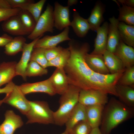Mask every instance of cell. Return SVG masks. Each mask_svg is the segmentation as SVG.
Listing matches in <instances>:
<instances>
[{"label": "cell", "instance_id": "1", "mask_svg": "<svg viewBox=\"0 0 134 134\" xmlns=\"http://www.w3.org/2000/svg\"><path fill=\"white\" fill-rule=\"evenodd\" d=\"M68 46L70 56L64 69L69 84L80 90H97L117 97L115 86L125 69L113 74L96 72L89 67L85 61V55L90 50L88 43L81 44L71 39Z\"/></svg>", "mask_w": 134, "mask_h": 134}, {"label": "cell", "instance_id": "2", "mask_svg": "<svg viewBox=\"0 0 134 134\" xmlns=\"http://www.w3.org/2000/svg\"><path fill=\"white\" fill-rule=\"evenodd\" d=\"M103 110L100 129L102 134H110L119 124L133 117V108L111 98Z\"/></svg>", "mask_w": 134, "mask_h": 134}, {"label": "cell", "instance_id": "3", "mask_svg": "<svg viewBox=\"0 0 134 134\" xmlns=\"http://www.w3.org/2000/svg\"><path fill=\"white\" fill-rule=\"evenodd\" d=\"M80 89L69 85L68 89L61 95L59 100V106L53 112L54 124L62 126L65 124L73 109L78 102Z\"/></svg>", "mask_w": 134, "mask_h": 134}, {"label": "cell", "instance_id": "4", "mask_svg": "<svg viewBox=\"0 0 134 134\" xmlns=\"http://www.w3.org/2000/svg\"><path fill=\"white\" fill-rule=\"evenodd\" d=\"M30 108L26 115V124H54L53 112L47 103L41 101H30Z\"/></svg>", "mask_w": 134, "mask_h": 134}, {"label": "cell", "instance_id": "5", "mask_svg": "<svg viewBox=\"0 0 134 134\" xmlns=\"http://www.w3.org/2000/svg\"><path fill=\"white\" fill-rule=\"evenodd\" d=\"M53 10L52 6L48 3L45 10L37 22L34 30L28 36L29 39L33 40L41 37L47 32L53 33L54 27Z\"/></svg>", "mask_w": 134, "mask_h": 134}, {"label": "cell", "instance_id": "6", "mask_svg": "<svg viewBox=\"0 0 134 134\" xmlns=\"http://www.w3.org/2000/svg\"><path fill=\"white\" fill-rule=\"evenodd\" d=\"M7 104L17 109L21 113L26 115L30 108V101L26 98L19 86L15 85L12 90L0 100V105Z\"/></svg>", "mask_w": 134, "mask_h": 134}, {"label": "cell", "instance_id": "7", "mask_svg": "<svg viewBox=\"0 0 134 134\" xmlns=\"http://www.w3.org/2000/svg\"><path fill=\"white\" fill-rule=\"evenodd\" d=\"M107 94L94 90H80L78 102L85 106L104 105L108 102Z\"/></svg>", "mask_w": 134, "mask_h": 134}, {"label": "cell", "instance_id": "8", "mask_svg": "<svg viewBox=\"0 0 134 134\" xmlns=\"http://www.w3.org/2000/svg\"><path fill=\"white\" fill-rule=\"evenodd\" d=\"M69 27H67L58 34L53 36L46 35L40 38L36 41L34 48H51L57 46L58 44L62 42L69 41L71 39L69 36Z\"/></svg>", "mask_w": 134, "mask_h": 134}, {"label": "cell", "instance_id": "9", "mask_svg": "<svg viewBox=\"0 0 134 134\" xmlns=\"http://www.w3.org/2000/svg\"><path fill=\"white\" fill-rule=\"evenodd\" d=\"M4 116V120L0 125V134H14L17 129L23 126L21 117L13 110H7Z\"/></svg>", "mask_w": 134, "mask_h": 134}, {"label": "cell", "instance_id": "10", "mask_svg": "<svg viewBox=\"0 0 134 134\" xmlns=\"http://www.w3.org/2000/svg\"><path fill=\"white\" fill-rule=\"evenodd\" d=\"M19 86L25 95L35 93H42L53 96L56 94L49 79L33 83L23 84Z\"/></svg>", "mask_w": 134, "mask_h": 134}, {"label": "cell", "instance_id": "11", "mask_svg": "<svg viewBox=\"0 0 134 134\" xmlns=\"http://www.w3.org/2000/svg\"><path fill=\"white\" fill-rule=\"evenodd\" d=\"M53 14L54 26L57 29L61 31L70 26L69 7L64 6L58 2L54 4Z\"/></svg>", "mask_w": 134, "mask_h": 134}, {"label": "cell", "instance_id": "12", "mask_svg": "<svg viewBox=\"0 0 134 134\" xmlns=\"http://www.w3.org/2000/svg\"><path fill=\"white\" fill-rule=\"evenodd\" d=\"M41 37L33 40L31 42L25 43L24 46L22 51L21 58L18 63H17L15 67L16 75L21 76L25 81L27 80L25 74L26 70L29 62L31 54L34 46L37 40Z\"/></svg>", "mask_w": 134, "mask_h": 134}, {"label": "cell", "instance_id": "13", "mask_svg": "<svg viewBox=\"0 0 134 134\" xmlns=\"http://www.w3.org/2000/svg\"><path fill=\"white\" fill-rule=\"evenodd\" d=\"M48 79L56 94L61 95L68 89L69 84L64 68H56Z\"/></svg>", "mask_w": 134, "mask_h": 134}, {"label": "cell", "instance_id": "14", "mask_svg": "<svg viewBox=\"0 0 134 134\" xmlns=\"http://www.w3.org/2000/svg\"><path fill=\"white\" fill-rule=\"evenodd\" d=\"M109 23L104 22L96 31L97 36L94 41V49L90 53L103 55L106 50Z\"/></svg>", "mask_w": 134, "mask_h": 134}, {"label": "cell", "instance_id": "15", "mask_svg": "<svg viewBox=\"0 0 134 134\" xmlns=\"http://www.w3.org/2000/svg\"><path fill=\"white\" fill-rule=\"evenodd\" d=\"M106 50L113 53L121 40L118 25L119 21L114 16L109 19Z\"/></svg>", "mask_w": 134, "mask_h": 134}, {"label": "cell", "instance_id": "16", "mask_svg": "<svg viewBox=\"0 0 134 134\" xmlns=\"http://www.w3.org/2000/svg\"><path fill=\"white\" fill-rule=\"evenodd\" d=\"M1 26L3 31L12 35L23 36L30 34L24 27L18 15L4 21Z\"/></svg>", "mask_w": 134, "mask_h": 134}, {"label": "cell", "instance_id": "17", "mask_svg": "<svg viewBox=\"0 0 134 134\" xmlns=\"http://www.w3.org/2000/svg\"><path fill=\"white\" fill-rule=\"evenodd\" d=\"M122 62L125 68L134 66V49L121 40L113 53Z\"/></svg>", "mask_w": 134, "mask_h": 134}, {"label": "cell", "instance_id": "18", "mask_svg": "<svg viewBox=\"0 0 134 134\" xmlns=\"http://www.w3.org/2000/svg\"><path fill=\"white\" fill-rule=\"evenodd\" d=\"M105 11V5L100 1H97L87 19L91 30L96 31L103 22V14Z\"/></svg>", "mask_w": 134, "mask_h": 134}, {"label": "cell", "instance_id": "19", "mask_svg": "<svg viewBox=\"0 0 134 134\" xmlns=\"http://www.w3.org/2000/svg\"><path fill=\"white\" fill-rule=\"evenodd\" d=\"M73 19L71 22L70 26L77 36L79 37H83L90 29L87 19L81 16L75 9L73 10Z\"/></svg>", "mask_w": 134, "mask_h": 134}, {"label": "cell", "instance_id": "20", "mask_svg": "<svg viewBox=\"0 0 134 134\" xmlns=\"http://www.w3.org/2000/svg\"><path fill=\"white\" fill-rule=\"evenodd\" d=\"M87 121L86 106L78 102L71 112L66 123L65 131L69 132L78 122Z\"/></svg>", "mask_w": 134, "mask_h": 134}, {"label": "cell", "instance_id": "21", "mask_svg": "<svg viewBox=\"0 0 134 134\" xmlns=\"http://www.w3.org/2000/svg\"><path fill=\"white\" fill-rule=\"evenodd\" d=\"M85 60L89 67L95 72L103 74H110L105 65L103 55L88 53L85 55Z\"/></svg>", "mask_w": 134, "mask_h": 134}, {"label": "cell", "instance_id": "22", "mask_svg": "<svg viewBox=\"0 0 134 134\" xmlns=\"http://www.w3.org/2000/svg\"><path fill=\"white\" fill-rule=\"evenodd\" d=\"M86 107L87 122L92 128L99 127L101 122L104 106L95 105Z\"/></svg>", "mask_w": 134, "mask_h": 134}, {"label": "cell", "instance_id": "23", "mask_svg": "<svg viewBox=\"0 0 134 134\" xmlns=\"http://www.w3.org/2000/svg\"><path fill=\"white\" fill-rule=\"evenodd\" d=\"M15 61L3 62L0 64V87L12 81L16 76Z\"/></svg>", "mask_w": 134, "mask_h": 134}, {"label": "cell", "instance_id": "24", "mask_svg": "<svg viewBox=\"0 0 134 134\" xmlns=\"http://www.w3.org/2000/svg\"><path fill=\"white\" fill-rule=\"evenodd\" d=\"M117 97L121 101L129 107L134 106V88L130 86L117 84L115 86Z\"/></svg>", "mask_w": 134, "mask_h": 134}, {"label": "cell", "instance_id": "25", "mask_svg": "<svg viewBox=\"0 0 134 134\" xmlns=\"http://www.w3.org/2000/svg\"><path fill=\"white\" fill-rule=\"evenodd\" d=\"M103 56L110 74L117 73L126 68L121 61L113 53L106 50Z\"/></svg>", "mask_w": 134, "mask_h": 134}, {"label": "cell", "instance_id": "26", "mask_svg": "<svg viewBox=\"0 0 134 134\" xmlns=\"http://www.w3.org/2000/svg\"><path fill=\"white\" fill-rule=\"evenodd\" d=\"M121 40L126 45L134 47V26L119 22L118 25Z\"/></svg>", "mask_w": 134, "mask_h": 134}, {"label": "cell", "instance_id": "27", "mask_svg": "<svg viewBox=\"0 0 134 134\" xmlns=\"http://www.w3.org/2000/svg\"><path fill=\"white\" fill-rule=\"evenodd\" d=\"M26 39L23 36H16L5 46L4 53L9 56L14 55L22 51Z\"/></svg>", "mask_w": 134, "mask_h": 134}, {"label": "cell", "instance_id": "28", "mask_svg": "<svg viewBox=\"0 0 134 134\" xmlns=\"http://www.w3.org/2000/svg\"><path fill=\"white\" fill-rule=\"evenodd\" d=\"M122 5L118 9V20L127 25L134 26V7Z\"/></svg>", "mask_w": 134, "mask_h": 134}, {"label": "cell", "instance_id": "29", "mask_svg": "<svg viewBox=\"0 0 134 134\" xmlns=\"http://www.w3.org/2000/svg\"><path fill=\"white\" fill-rule=\"evenodd\" d=\"M70 56L68 47L64 48L61 53L55 58L48 61V67H54L57 68H64Z\"/></svg>", "mask_w": 134, "mask_h": 134}, {"label": "cell", "instance_id": "30", "mask_svg": "<svg viewBox=\"0 0 134 134\" xmlns=\"http://www.w3.org/2000/svg\"><path fill=\"white\" fill-rule=\"evenodd\" d=\"M18 15L26 31L30 34L34 30L36 24L33 17L28 11L22 9Z\"/></svg>", "mask_w": 134, "mask_h": 134}, {"label": "cell", "instance_id": "31", "mask_svg": "<svg viewBox=\"0 0 134 134\" xmlns=\"http://www.w3.org/2000/svg\"><path fill=\"white\" fill-rule=\"evenodd\" d=\"M48 70L41 67L36 62L30 61L26 68L25 74L26 77L42 76L47 74Z\"/></svg>", "mask_w": 134, "mask_h": 134}, {"label": "cell", "instance_id": "32", "mask_svg": "<svg viewBox=\"0 0 134 134\" xmlns=\"http://www.w3.org/2000/svg\"><path fill=\"white\" fill-rule=\"evenodd\" d=\"M46 1V0H40L36 3H29L22 9L29 12L33 17L36 23L41 15L42 9Z\"/></svg>", "mask_w": 134, "mask_h": 134}, {"label": "cell", "instance_id": "33", "mask_svg": "<svg viewBox=\"0 0 134 134\" xmlns=\"http://www.w3.org/2000/svg\"><path fill=\"white\" fill-rule=\"evenodd\" d=\"M44 49L42 48H34L31 54L30 61H34L43 68H46L48 67V61L45 55Z\"/></svg>", "mask_w": 134, "mask_h": 134}, {"label": "cell", "instance_id": "34", "mask_svg": "<svg viewBox=\"0 0 134 134\" xmlns=\"http://www.w3.org/2000/svg\"><path fill=\"white\" fill-rule=\"evenodd\" d=\"M117 84L134 87V67L126 68Z\"/></svg>", "mask_w": 134, "mask_h": 134}, {"label": "cell", "instance_id": "35", "mask_svg": "<svg viewBox=\"0 0 134 134\" xmlns=\"http://www.w3.org/2000/svg\"><path fill=\"white\" fill-rule=\"evenodd\" d=\"M92 129L87 121H82L76 124L70 132L72 134H89Z\"/></svg>", "mask_w": 134, "mask_h": 134}, {"label": "cell", "instance_id": "36", "mask_svg": "<svg viewBox=\"0 0 134 134\" xmlns=\"http://www.w3.org/2000/svg\"><path fill=\"white\" fill-rule=\"evenodd\" d=\"M21 9L19 8H0V22L13 16L17 15Z\"/></svg>", "mask_w": 134, "mask_h": 134}, {"label": "cell", "instance_id": "37", "mask_svg": "<svg viewBox=\"0 0 134 134\" xmlns=\"http://www.w3.org/2000/svg\"><path fill=\"white\" fill-rule=\"evenodd\" d=\"M64 48L58 46L50 48L44 49L45 54L47 60L48 61L55 58L61 53Z\"/></svg>", "mask_w": 134, "mask_h": 134}, {"label": "cell", "instance_id": "38", "mask_svg": "<svg viewBox=\"0 0 134 134\" xmlns=\"http://www.w3.org/2000/svg\"><path fill=\"white\" fill-rule=\"evenodd\" d=\"M11 8H19L22 9L26 5L34 2L33 0H7Z\"/></svg>", "mask_w": 134, "mask_h": 134}, {"label": "cell", "instance_id": "39", "mask_svg": "<svg viewBox=\"0 0 134 134\" xmlns=\"http://www.w3.org/2000/svg\"><path fill=\"white\" fill-rule=\"evenodd\" d=\"M15 85L12 81L7 84L4 87L0 88V94L5 93L6 94L9 93L12 90Z\"/></svg>", "mask_w": 134, "mask_h": 134}, {"label": "cell", "instance_id": "40", "mask_svg": "<svg viewBox=\"0 0 134 134\" xmlns=\"http://www.w3.org/2000/svg\"><path fill=\"white\" fill-rule=\"evenodd\" d=\"M13 38L11 36L4 34L0 36V46H5Z\"/></svg>", "mask_w": 134, "mask_h": 134}, {"label": "cell", "instance_id": "41", "mask_svg": "<svg viewBox=\"0 0 134 134\" xmlns=\"http://www.w3.org/2000/svg\"><path fill=\"white\" fill-rule=\"evenodd\" d=\"M119 2L128 6L134 7V0H118Z\"/></svg>", "mask_w": 134, "mask_h": 134}, {"label": "cell", "instance_id": "42", "mask_svg": "<svg viewBox=\"0 0 134 134\" xmlns=\"http://www.w3.org/2000/svg\"><path fill=\"white\" fill-rule=\"evenodd\" d=\"M0 8H11L7 0H0Z\"/></svg>", "mask_w": 134, "mask_h": 134}, {"label": "cell", "instance_id": "43", "mask_svg": "<svg viewBox=\"0 0 134 134\" xmlns=\"http://www.w3.org/2000/svg\"><path fill=\"white\" fill-rule=\"evenodd\" d=\"M89 134H102L99 127L92 128Z\"/></svg>", "mask_w": 134, "mask_h": 134}, {"label": "cell", "instance_id": "44", "mask_svg": "<svg viewBox=\"0 0 134 134\" xmlns=\"http://www.w3.org/2000/svg\"><path fill=\"white\" fill-rule=\"evenodd\" d=\"M78 1L77 0H68L67 2V6L69 7L74 5L76 4Z\"/></svg>", "mask_w": 134, "mask_h": 134}, {"label": "cell", "instance_id": "45", "mask_svg": "<svg viewBox=\"0 0 134 134\" xmlns=\"http://www.w3.org/2000/svg\"><path fill=\"white\" fill-rule=\"evenodd\" d=\"M61 134H70L69 132L66 131H65Z\"/></svg>", "mask_w": 134, "mask_h": 134}, {"label": "cell", "instance_id": "46", "mask_svg": "<svg viewBox=\"0 0 134 134\" xmlns=\"http://www.w3.org/2000/svg\"><path fill=\"white\" fill-rule=\"evenodd\" d=\"M134 134L133 133H130V134Z\"/></svg>", "mask_w": 134, "mask_h": 134}, {"label": "cell", "instance_id": "47", "mask_svg": "<svg viewBox=\"0 0 134 134\" xmlns=\"http://www.w3.org/2000/svg\"><path fill=\"white\" fill-rule=\"evenodd\" d=\"M70 134H72L71 132H69Z\"/></svg>", "mask_w": 134, "mask_h": 134}]
</instances>
